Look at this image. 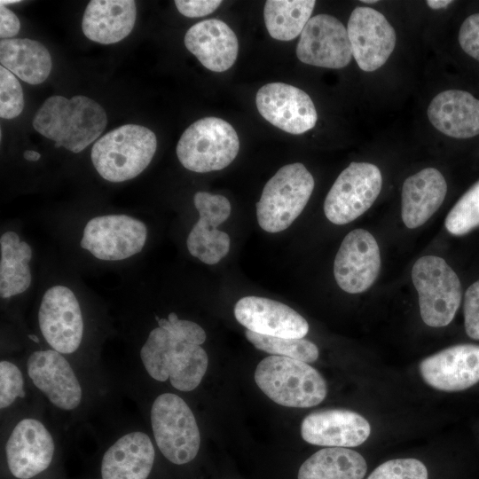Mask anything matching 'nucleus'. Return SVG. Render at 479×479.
<instances>
[{"label":"nucleus","mask_w":479,"mask_h":479,"mask_svg":"<svg viewBox=\"0 0 479 479\" xmlns=\"http://www.w3.org/2000/svg\"><path fill=\"white\" fill-rule=\"evenodd\" d=\"M153 328L140 349V358L147 373L158 381L169 379L181 391L196 389L206 373L208 357L200 346L206 333L198 324L179 319L175 312L168 318L155 316Z\"/></svg>","instance_id":"obj_1"},{"label":"nucleus","mask_w":479,"mask_h":479,"mask_svg":"<svg viewBox=\"0 0 479 479\" xmlns=\"http://www.w3.org/2000/svg\"><path fill=\"white\" fill-rule=\"evenodd\" d=\"M107 123L104 108L86 96L48 98L36 112L32 125L43 137L78 153L95 141Z\"/></svg>","instance_id":"obj_2"},{"label":"nucleus","mask_w":479,"mask_h":479,"mask_svg":"<svg viewBox=\"0 0 479 479\" xmlns=\"http://www.w3.org/2000/svg\"><path fill=\"white\" fill-rule=\"evenodd\" d=\"M156 148L153 131L145 126L125 124L98 138L91 148L90 159L101 177L124 182L147 168Z\"/></svg>","instance_id":"obj_3"},{"label":"nucleus","mask_w":479,"mask_h":479,"mask_svg":"<svg viewBox=\"0 0 479 479\" xmlns=\"http://www.w3.org/2000/svg\"><path fill=\"white\" fill-rule=\"evenodd\" d=\"M255 381L270 399L287 407L315 406L327 393L326 381L315 368L287 357L263 358L256 366Z\"/></svg>","instance_id":"obj_4"},{"label":"nucleus","mask_w":479,"mask_h":479,"mask_svg":"<svg viewBox=\"0 0 479 479\" xmlns=\"http://www.w3.org/2000/svg\"><path fill=\"white\" fill-rule=\"evenodd\" d=\"M314 185L312 175L303 164L281 167L267 181L256 203L260 227L271 233L288 228L304 209Z\"/></svg>","instance_id":"obj_5"},{"label":"nucleus","mask_w":479,"mask_h":479,"mask_svg":"<svg viewBox=\"0 0 479 479\" xmlns=\"http://www.w3.org/2000/svg\"><path fill=\"white\" fill-rule=\"evenodd\" d=\"M240 150L234 128L218 117L201 118L182 134L176 152L180 163L197 173L220 170L229 166Z\"/></svg>","instance_id":"obj_6"},{"label":"nucleus","mask_w":479,"mask_h":479,"mask_svg":"<svg viewBox=\"0 0 479 479\" xmlns=\"http://www.w3.org/2000/svg\"><path fill=\"white\" fill-rule=\"evenodd\" d=\"M412 280L418 292L423 322L432 327L449 325L461 302L459 277L441 257L425 255L412 269Z\"/></svg>","instance_id":"obj_7"},{"label":"nucleus","mask_w":479,"mask_h":479,"mask_svg":"<svg viewBox=\"0 0 479 479\" xmlns=\"http://www.w3.org/2000/svg\"><path fill=\"white\" fill-rule=\"evenodd\" d=\"M151 423L156 444L170 462L183 465L198 454L200 430L188 404L177 395L164 393L151 408Z\"/></svg>","instance_id":"obj_8"},{"label":"nucleus","mask_w":479,"mask_h":479,"mask_svg":"<svg viewBox=\"0 0 479 479\" xmlns=\"http://www.w3.org/2000/svg\"><path fill=\"white\" fill-rule=\"evenodd\" d=\"M381 173L368 162H351L338 176L325 202L326 218L334 224H346L359 217L381 192Z\"/></svg>","instance_id":"obj_9"},{"label":"nucleus","mask_w":479,"mask_h":479,"mask_svg":"<svg viewBox=\"0 0 479 479\" xmlns=\"http://www.w3.org/2000/svg\"><path fill=\"white\" fill-rule=\"evenodd\" d=\"M147 238V227L127 215H106L90 219L85 225L81 247L97 259L121 261L140 253Z\"/></svg>","instance_id":"obj_10"},{"label":"nucleus","mask_w":479,"mask_h":479,"mask_svg":"<svg viewBox=\"0 0 479 479\" xmlns=\"http://www.w3.org/2000/svg\"><path fill=\"white\" fill-rule=\"evenodd\" d=\"M41 333L52 348L71 354L80 346L83 320L79 302L67 287L57 285L44 293L38 310Z\"/></svg>","instance_id":"obj_11"},{"label":"nucleus","mask_w":479,"mask_h":479,"mask_svg":"<svg viewBox=\"0 0 479 479\" xmlns=\"http://www.w3.org/2000/svg\"><path fill=\"white\" fill-rule=\"evenodd\" d=\"M347 32L352 55L365 72L382 67L396 46L394 27L382 13L370 7L359 6L352 11Z\"/></svg>","instance_id":"obj_12"},{"label":"nucleus","mask_w":479,"mask_h":479,"mask_svg":"<svg viewBox=\"0 0 479 479\" xmlns=\"http://www.w3.org/2000/svg\"><path fill=\"white\" fill-rule=\"evenodd\" d=\"M260 114L283 131L299 135L311 130L318 120L316 107L302 90L285 82H270L255 96Z\"/></svg>","instance_id":"obj_13"},{"label":"nucleus","mask_w":479,"mask_h":479,"mask_svg":"<svg viewBox=\"0 0 479 479\" xmlns=\"http://www.w3.org/2000/svg\"><path fill=\"white\" fill-rule=\"evenodd\" d=\"M381 269L380 248L374 237L364 229L349 232L343 239L334 263L337 285L349 294L367 290Z\"/></svg>","instance_id":"obj_14"},{"label":"nucleus","mask_w":479,"mask_h":479,"mask_svg":"<svg viewBox=\"0 0 479 479\" xmlns=\"http://www.w3.org/2000/svg\"><path fill=\"white\" fill-rule=\"evenodd\" d=\"M296 56L302 63L326 68H342L351 60L347 29L335 17H311L301 33Z\"/></svg>","instance_id":"obj_15"},{"label":"nucleus","mask_w":479,"mask_h":479,"mask_svg":"<svg viewBox=\"0 0 479 479\" xmlns=\"http://www.w3.org/2000/svg\"><path fill=\"white\" fill-rule=\"evenodd\" d=\"M193 203L200 218L187 237L188 251L206 264H216L230 250V236L216 227L230 216L231 203L223 195L207 192H197L193 196Z\"/></svg>","instance_id":"obj_16"},{"label":"nucleus","mask_w":479,"mask_h":479,"mask_svg":"<svg viewBox=\"0 0 479 479\" xmlns=\"http://www.w3.org/2000/svg\"><path fill=\"white\" fill-rule=\"evenodd\" d=\"M54 451L53 438L44 425L35 419H23L5 444L9 470L19 479L32 478L48 468Z\"/></svg>","instance_id":"obj_17"},{"label":"nucleus","mask_w":479,"mask_h":479,"mask_svg":"<svg viewBox=\"0 0 479 479\" xmlns=\"http://www.w3.org/2000/svg\"><path fill=\"white\" fill-rule=\"evenodd\" d=\"M27 370L35 386L53 405L68 411L81 404V385L61 353L54 349L35 351L27 359Z\"/></svg>","instance_id":"obj_18"},{"label":"nucleus","mask_w":479,"mask_h":479,"mask_svg":"<svg viewBox=\"0 0 479 479\" xmlns=\"http://www.w3.org/2000/svg\"><path fill=\"white\" fill-rule=\"evenodd\" d=\"M427 384L454 392L479 382V345L459 344L423 359L419 366Z\"/></svg>","instance_id":"obj_19"},{"label":"nucleus","mask_w":479,"mask_h":479,"mask_svg":"<svg viewBox=\"0 0 479 479\" xmlns=\"http://www.w3.org/2000/svg\"><path fill=\"white\" fill-rule=\"evenodd\" d=\"M237 321L256 334L303 338L309 331L306 319L289 306L265 297L245 296L234 306Z\"/></svg>","instance_id":"obj_20"},{"label":"nucleus","mask_w":479,"mask_h":479,"mask_svg":"<svg viewBox=\"0 0 479 479\" xmlns=\"http://www.w3.org/2000/svg\"><path fill=\"white\" fill-rule=\"evenodd\" d=\"M370 433V424L363 416L342 409L313 412L303 419L301 425L302 439L319 446H358Z\"/></svg>","instance_id":"obj_21"},{"label":"nucleus","mask_w":479,"mask_h":479,"mask_svg":"<svg viewBox=\"0 0 479 479\" xmlns=\"http://www.w3.org/2000/svg\"><path fill=\"white\" fill-rule=\"evenodd\" d=\"M185 45L206 68L218 73L232 67L239 52L235 33L217 19L192 26L185 35Z\"/></svg>","instance_id":"obj_22"},{"label":"nucleus","mask_w":479,"mask_h":479,"mask_svg":"<svg viewBox=\"0 0 479 479\" xmlns=\"http://www.w3.org/2000/svg\"><path fill=\"white\" fill-rule=\"evenodd\" d=\"M431 124L455 138L479 135V99L467 91L447 90L437 94L428 108Z\"/></svg>","instance_id":"obj_23"},{"label":"nucleus","mask_w":479,"mask_h":479,"mask_svg":"<svg viewBox=\"0 0 479 479\" xmlns=\"http://www.w3.org/2000/svg\"><path fill=\"white\" fill-rule=\"evenodd\" d=\"M154 457L153 443L146 434L128 433L105 452L101 461L102 479H147Z\"/></svg>","instance_id":"obj_24"},{"label":"nucleus","mask_w":479,"mask_h":479,"mask_svg":"<svg viewBox=\"0 0 479 479\" xmlns=\"http://www.w3.org/2000/svg\"><path fill=\"white\" fill-rule=\"evenodd\" d=\"M447 184L435 168H426L407 177L402 188V220L406 227L425 224L444 202Z\"/></svg>","instance_id":"obj_25"},{"label":"nucleus","mask_w":479,"mask_h":479,"mask_svg":"<svg viewBox=\"0 0 479 479\" xmlns=\"http://www.w3.org/2000/svg\"><path fill=\"white\" fill-rule=\"evenodd\" d=\"M136 16L133 0H91L84 11L82 29L93 42L115 43L131 32Z\"/></svg>","instance_id":"obj_26"},{"label":"nucleus","mask_w":479,"mask_h":479,"mask_svg":"<svg viewBox=\"0 0 479 479\" xmlns=\"http://www.w3.org/2000/svg\"><path fill=\"white\" fill-rule=\"evenodd\" d=\"M1 66L29 84H39L49 76L52 61L49 51L28 38L2 39Z\"/></svg>","instance_id":"obj_27"},{"label":"nucleus","mask_w":479,"mask_h":479,"mask_svg":"<svg viewBox=\"0 0 479 479\" xmlns=\"http://www.w3.org/2000/svg\"><path fill=\"white\" fill-rule=\"evenodd\" d=\"M367 470L364 457L343 447L319 450L300 467L297 479H363Z\"/></svg>","instance_id":"obj_28"},{"label":"nucleus","mask_w":479,"mask_h":479,"mask_svg":"<svg viewBox=\"0 0 479 479\" xmlns=\"http://www.w3.org/2000/svg\"><path fill=\"white\" fill-rule=\"evenodd\" d=\"M0 247V295L7 299L30 287L32 274L28 263L32 259V249L12 231L1 235Z\"/></svg>","instance_id":"obj_29"},{"label":"nucleus","mask_w":479,"mask_h":479,"mask_svg":"<svg viewBox=\"0 0 479 479\" xmlns=\"http://www.w3.org/2000/svg\"><path fill=\"white\" fill-rule=\"evenodd\" d=\"M314 0H268L263 17L270 35L279 41L298 36L310 19Z\"/></svg>","instance_id":"obj_30"},{"label":"nucleus","mask_w":479,"mask_h":479,"mask_svg":"<svg viewBox=\"0 0 479 479\" xmlns=\"http://www.w3.org/2000/svg\"><path fill=\"white\" fill-rule=\"evenodd\" d=\"M245 336L257 349L274 356L287 357L305 363H311L318 357V349L311 342L303 338H284L270 336L247 330Z\"/></svg>","instance_id":"obj_31"},{"label":"nucleus","mask_w":479,"mask_h":479,"mask_svg":"<svg viewBox=\"0 0 479 479\" xmlns=\"http://www.w3.org/2000/svg\"><path fill=\"white\" fill-rule=\"evenodd\" d=\"M447 231L456 236L479 226V181L457 201L445 218Z\"/></svg>","instance_id":"obj_32"},{"label":"nucleus","mask_w":479,"mask_h":479,"mask_svg":"<svg viewBox=\"0 0 479 479\" xmlns=\"http://www.w3.org/2000/svg\"><path fill=\"white\" fill-rule=\"evenodd\" d=\"M24 108L22 87L12 72L0 67V116L12 119L20 114Z\"/></svg>","instance_id":"obj_33"},{"label":"nucleus","mask_w":479,"mask_h":479,"mask_svg":"<svg viewBox=\"0 0 479 479\" xmlns=\"http://www.w3.org/2000/svg\"><path fill=\"white\" fill-rule=\"evenodd\" d=\"M367 479H428V470L419 459H397L381 464Z\"/></svg>","instance_id":"obj_34"},{"label":"nucleus","mask_w":479,"mask_h":479,"mask_svg":"<svg viewBox=\"0 0 479 479\" xmlns=\"http://www.w3.org/2000/svg\"><path fill=\"white\" fill-rule=\"evenodd\" d=\"M24 380L20 370L12 362H0V407H9L18 397H23Z\"/></svg>","instance_id":"obj_35"},{"label":"nucleus","mask_w":479,"mask_h":479,"mask_svg":"<svg viewBox=\"0 0 479 479\" xmlns=\"http://www.w3.org/2000/svg\"><path fill=\"white\" fill-rule=\"evenodd\" d=\"M464 318L467 334L472 339L479 340V280L466 291Z\"/></svg>","instance_id":"obj_36"},{"label":"nucleus","mask_w":479,"mask_h":479,"mask_svg":"<svg viewBox=\"0 0 479 479\" xmlns=\"http://www.w3.org/2000/svg\"><path fill=\"white\" fill-rule=\"evenodd\" d=\"M459 43L467 54L479 61V12L463 21L459 32Z\"/></svg>","instance_id":"obj_37"},{"label":"nucleus","mask_w":479,"mask_h":479,"mask_svg":"<svg viewBox=\"0 0 479 479\" xmlns=\"http://www.w3.org/2000/svg\"><path fill=\"white\" fill-rule=\"evenodd\" d=\"M222 1L219 0H176L178 12L188 18L207 16L216 11Z\"/></svg>","instance_id":"obj_38"},{"label":"nucleus","mask_w":479,"mask_h":479,"mask_svg":"<svg viewBox=\"0 0 479 479\" xmlns=\"http://www.w3.org/2000/svg\"><path fill=\"white\" fill-rule=\"evenodd\" d=\"M20 23L18 17L4 5L0 4V36L11 38L20 30Z\"/></svg>","instance_id":"obj_39"},{"label":"nucleus","mask_w":479,"mask_h":479,"mask_svg":"<svg viewBox=\"0 0 479 479\" xmlns=\"http://www.w3.org/2000/svg\"><path fill=\"white\" fill-rule=\"evenodd\" d=\"M427 4L434 10H439L442 8H445L451 4H452V1L451 0H428Z\"/></svg>","instance_id":"obj_40"},{"label":"nucleus","mask_w":479,"mask_h":479,"mask_svg":"<svg viewBox=\"0 0 479 479\" xmlns=\"http://www.w3.org/2000/svg\"><path fill=\"white\" fill-rule=\"evenodd\" d=\"M23 156L27 161H36L40 159L41 154L33 150H27L24 152Z\"/></svg>","instance_id":"obj_41"},{"label":"nucleus","mask_w":479,"mask_h":479,"mask_svg":"<svg viewBox=\"0 0 479 479\" xmlns=\"http://www.w3.org/2000/svg\"><path fill=\"white\" fill-rule=\"evenodd\" d=\"M19 2H20V0H1L0 4L5 5V4H15V3H19Z\"/></svg>","instance_id":"obj_42"},{"label":"nucleus","mask_w":479,"mask_h":479,"mask_svg":"<svg viewBox=\"0 0 479 479\" xmlns=\"http://www.w3.org/2000/svg\"><path fill=\"white\" fill-rule=\"evenodd\" d=\"M29 339L32 340L33 342L38 343L39 342V339L36 335L35 334H29L28 335Z\"/></svg>","instance_id":"obj_43"},{"label":"nucleus","mask_w":479,"mask_h":479,"mask_svg":"<svg viewBox=\"0 0 479 479\" xmlns=\"http://www.w3.org/2000/svg\"><path fill=\"white\" fill-rule=\"evenodd\" d=\"M361 2L365 3V4H374V3H377L378 1L377 0H362Z\"/></svg>","instance_id":"obj_44"}]
</instances>
